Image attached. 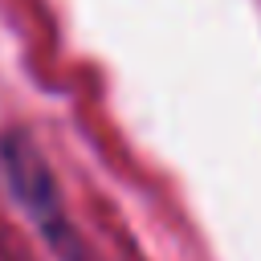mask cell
Returning <instances> with one entry per match:
<instances>
[{
    "instance_id": "obj_1",
    "label": "cell",
    "mask_w": 261,
    "mask_h": 261,
    "mask_svg": "<svg viewBox=\"0 0 261 261\" xmlns=\"http://www.w3.org/2000/svg\"><path fill=\"white\" fill-rule=\"evenodd\" d=\"M0 179L12 196V204L29 216L37 237L57 261H98L90 241L82 237L77 220L65 208V192L37 147V139L24 126H4L0 130Z\"/></svg>"
}]
</instances>
